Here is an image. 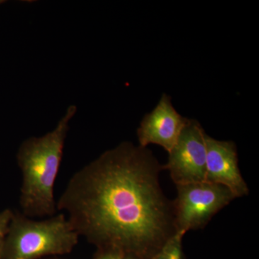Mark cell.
Returning a JSON list of instances; mask_svg holds the SVG:
<instances>
[{
	"label": "cell",
	"instance_id": "6da1fadb",
	"mask_svg": "<svg viewBox=\"0 0 259 259\" xmlns=\"http://www.w3.org/2000/svg\"><path fill=\"white\" fill-rule=\"evenodd\" d=\"M162 170L147 148L121 143L71 177L58 210L97 250L151 259L177 232Z\"/></svg>",
	"mask_w": 259,
	"mask_h": 259
},
{
	"label": "cell",
	"instance_id": "7a4b0ae2",
	"mask_svg": "<svg viewBox=\"0 0 259 259\" xmlns=\"http://www.w3.org/2000/svg\"><path fill=\"white\" fill-rule=\"evenodd\" d=\"M76 110L71 105L55 128L40 137L29 138L18 148L17 161L22 173L20 205L26 217L50 218L58 210L54 186L69 122Z\"/></svg>",
	"mask_w": 259,
	"mask_h": 259
},
{
	"label": "cell",
	"instance_id": "3957f363",
	"mask_svg": "<svg viewBox=\"0 0 259 259\" xmlns=\"http://www.w3.org/2000/svg\"><path fill=\"white\" fill-rule=\"evenodd\" d=\"M79 237L64 213L35 221L13 211L2 259H37L67 254L77 245Z\"/></svg>",
	"mask_w": 259,
	"mask_h": 259
},
{
	"label": "cell",
	"instance_id": "277c9868",
	"mask_svg": "<svg viewBox=\"0 0 259 259\" xmlns=\"http://www.w3.org/2000/svg\"><path fill=\"white\" fill-rule=\"evenodd\" d=\"M173 204L176 231L204 228L219 211L236 199L224 186L209 182L177 186Z\"/></svg>",
	"mask_w": 259,
	"mask_h": 259
},
{
	"label": "cell",
	"instance_id": "5b68a950",
	"mask_svg": "<svg viewBox=\"0 0 259 259\" xmlns=\"http://www.w3.org/2000/svg\"><path fill=\"white\" fill-rule=\"evenodd\" d=\"M206 136L198 121L188 118L163 166L176 186L205 182Z\"/></svg>",
	"mask_w": 259,
	"mask_h": 259
},
{
	"label": "cell",
	"instance_id": "8992f818",
	"mask_svg": "<svg viewBox=\"0 0 259 259\" xmlns=\"http://www.w3.org/2000/svg\"><path fill=\"white\" fill-rule=\"evenodd\" d=\"M187 120L174 107L171 97L163 94L155 108L145 115L140 124L137 131L139 146L158 145L169 153Z\"/></svg>",
	"mask_w": 259,
	"mask_h": 259
},
{
	"label": "cell",
	"instance_id": "52a82bcc",
	"mask_svg": "<svg viewBox=\"0 0 259 259\" xmlns=\"http://www.w3.org/2000/svg\"><path fill=\"white\" fill-rule=\"evenodd\" d=\"M206 182L224 186L236 198L249 193L238 166L236 145L206 136Z\"/></svg>",
	"mask_w": 259,
	"mask_h": 259
},
{
	"label": "cell",
	"instance_id": "ba28073f",
	"mask_svg": "<svg viewBox=\"0 0 259 259\" xmlns=\"http://www.w3.org/2000/svg\"><path fill=\"white\" fill-rule=\"evenodd\" d=\"M185 234V232L177 231L151 259H185L182 241Z\"/></svg>",
	"mask_w": 259,
	"mask_h": 259
},
{
	"label": "cell",
	"instance_id": "9c48e42d",
	"mask_svg": "<svg viewBox=\"0 0 259 259\" xmlns=\"http://www.w3.org/2000/svg\"><path fill=\"white\" fill-rule=\"evenodd\" d=\"M13 212V211L10 209L0 211V259H2V255H3V245H4L5 237L8 233Z\"/></svg>",
	"mask_w": 259,
	"mask_h": 259
},
{
	"label": "cell",
	"instance_id": "30bf717a",
	"mask_svg": "<svg viewBox=\"0 0 259 259\" xmlns=\"http://www.w3.org/2000/svg\"><path fill=\"white\" fill-rule=\"evenodd\" d=\"M93 259H143L132 254L112 251V250H97Z\"/></svg>",
	"mask_w": 259,
	"mask_h": 259
},
{
	"label": "cell",
	"instance_id": "8fae6325",
	"mask_svg": "<svg viewBox=\"0 0 259 259\" xmlns=\"http://www.w3.org/2000/svg\"><path fill=\"white\" fill-rule=\"evenodd\" d=\"M3 3H4V1H0V5L3 4Z\"/></svg>",
	"mask_w": 259,
	"mask_h": 259
}]
</instances>
